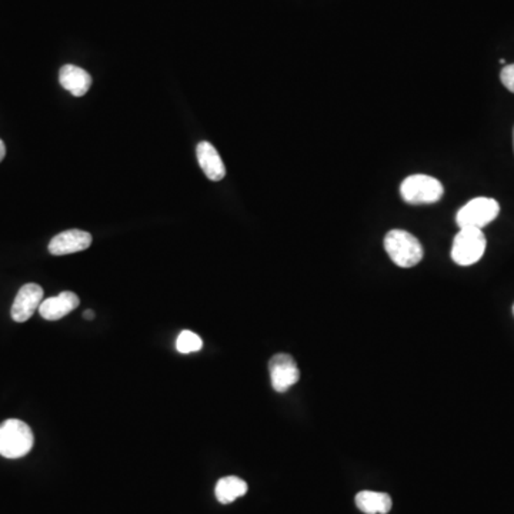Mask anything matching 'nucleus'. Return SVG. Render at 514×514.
<instances>
[{
    "mask_svg": "<svg viewBox=\"0 0 514 514\" xmlns=\"http://www.w3.org/2000/svg\"><path fill=\"white\" fill-rule=\"evenodd\" d=\"M486 252V236L481 229H460L455 236L452 259L459 266H471L480 261Z\"/></svg>",
    "mask_w": 514,
    "mask_h": 514,
    "instance_id": "nucleus-4",
    "label": "nucleus"
},
{
    "mask_svg": "<svg viewBox=\"0 0 514 514\" xmlns=\"http://www.w3.org/2000/svg\"><path fill=\"white\" fill-rule=\"evenodd\" d=\"M92 242V235L88 231L72 229L56 235L49 243V252L53 256L77 253L90 247Z\"/></svg>",
    "mask_w": 514,
    "mask_h": 514,
    "instance_id": "nucleus-8",
    "label": "nucleus"
},
{
    "mask_svg": "<svg viewBox=\"0 0 514 514\" xmlns=\"http://www.w3.org/2000/svg\"><path fill=\"white\" fill-rule=\"evenodd\" d=\"M401 195L404 202L410 205H429L439 202L445 195V189L434 177L427 175H413L403 180Z\"/></svg>",
    "mask_w": 514,
    "mask_h": 514,
    "instance_id": "nucleus-3",
    "label": "nucleus"
},
{
    "mask_svg": "<svg viewBox=\"0 0 514 514\" xmlns=\"http://www.w3.org/2000/svg\"><path fill=\"white\" fill-rule=\"evenodd\" d=\"M386 253L399 268H413L419 265L424 256L422 243L415 236L401 229L390 230L385 238Z\"/></svg>",
    "mask_w": 514,
    "mask_h": 514,
    "instance_id": "nucleus-1",
    "label": "nucleus"
},
{
    "mask_svg": "<svg viewBox=\"0 0 514 514\" xmlns=\"http://www.w3.org/2000/svg\"><path fill=\"white\" fill-rule=\"evenodd\" d=\"M500 81L503 83L504 88L507 90H510L514 93V63L513 65H507L502 69V74H500Z\"/></svg>",
    "mask_w": 514,
    "mask_h": 514,
    "instance_id": "nucleus-15",
    "label": "nucleus"
},
{
    "mask_svg": "<svg viewBox=\"0 0 514 514\" xmlns=\"http://www.w3.org/2000/svg\"><path fill=\"white\" fill-rule=\"evenodd\" d=\"M83 317L88 320H92L93 317H95V313H93L92 310H86V312L83 313Z\"/></svg>",
    "mask_w": 514,
    "mask_h": 514,
    "instance_id": "nucleus-17",
    "label": "nucleus"
},
{
    "mask_svg": "<svg viewBox=\"0 0 514 514\" xmlns=\"http://www.w3.org/2000/svg\"><path fill=\"white\" fill-rule=\"evenodd\" d=\"M269 371H270L273 389L279 393L287 392L300 378L298 364L294 362L293 357L287 353L275 354L269 362Z\"/></svg>",
    "mask_w": 514,
    "mask_h": 514,
    "instance_id": "nucleus-6",
    "label": "nucleus"
},
{
    "mask_svg": "<svg viewBox=\"0 0 514 514\" xmlns=\"http://www.w3.org/2000/svg\"><path fill=\"white\" fill-rule=\"evenodd\" d=\"M59 82L62 88L66 89L74 97H82L92 86V76L82 67L65 65L59 72Z\"/></svg>",
    "mask_w": 514,
    "mask_h": 514,
    "instance_id": "nucleus-11",
    "label": "nucleus"
},
{
    "mask_svg": "<svg viewBox=\"0 0 514 514\" xmlns=\"http://www.w3.org/2000/svg\"><path fill=\"white\" fill-rule=\"evenodd\" d=\"M513 315H514V306H513Z\"/></svg>",
    "mask_w": 514,
    "mask_h": 514,
    "instance_id": "nucleus-19",
    "label": "nucleus"
},
{
    "mask_svg": "<svg viewBox=\"0 0 514 514\" xmlns=\"http://www.w3.org/2000/svg\"><path fill=\"white\" fill-rule=\"evenodd\" d=\"M499 214L500 206L497 200L490 198H476L457 212L456 222L460 229H481L492 223Z\"/></svg>",
    "mask_w": 514,
    "mask_h": 514,
    "instance_id": "nucleus-5",
    "label": "nucleus"
},
{
    "mask_svg": "<svg viewBox=\"0 0 514 514\" xmlns=\"http://www.w3.org/2000/svg\"><path fill=\"white\" fill-rule=\"evenodd\" d=\"M34 432L19 419L4 420L0 424V456L20 459L34 448Z\"/></svg>",
    "mask_w": 514,
    "mask_h": 514,
    "instance_id": "nucleus-2",
    "label": "nucleus"
},
{
    "mask_svg": "<svg viewBox=\"0 0 514 514\" xmlns=\"http://www.w3.org/2000/svg\"><path fill=\"white\" fill-rule=\"evenodd\" d=\"M513 144H514V132H513Z\"/></svg>",
    "mask_w": 514,
    "mask_h": 514,
    "instance_id": "nucleus-18",
    "label": "nucleus"
},
{
    "mask_svg": "<svg viewBox=\"0 0 514 514\" xmlns=\"http://www.w3.org/2000/svg\"><path fill=\"white\" fill-rule=\"evenodd\" d=\"M216 497L222 504L233 503L236 499L245 496L247 493L246 481L236 476H228L217 481L214 488Z\"/></svg>",
    "mask_w": 514,
    "mask_h": 514,
    "instance_id": "nucleus-13",
    "label": "nucleus"
},
{
    "mask_svg": "<svg viewBox=\"0 0 514 514\" xmlns=\"http://www.w3.org/2000/svg\"><path fill=\"white\" fill-rule=\"evenodd\" d=\"M196 156H198L199 166L207 179L219 182L226 176V167H224L221 154L210 142H200L196 147Z\"/></svg>",
    "mask_w": 514,
    "mask_h": 514,
    "instance_id": "nucleus-10",
    "label": "nucleus"
},
{
    "mask_svg": "<svg viewBox=\"0 0 514 514\" xmlns=\"http://www.w3.org/2000/svg\"><path fill=\"white\" fill-rule=\"evenodd\" d=\"M6 156V146H4V140L0 139V162L4 160Z\"/></svg>",
    "mask_w": 514,
    "mask_h": 514,
    "instance_id": "nucleus-16",
    "label": "nucleus"
},
{
    "mask_svg": "<svg viewBox=\"0 0 514 514\" xmlns=\"http://www.w3.org/2000/svg\"><path fill=\"white\" fill-rule=\"evenodd\" d=\"M43 301V289L36 283H27L20 287V291L16 294L15 301L12 305V319L18 323H25L35 312L39 310V306Z\"/></svg>",
    "mask_w": 514,
    "mask_h": 514,
    "instance_id": "nucleus-7",
    "label": "nucleus"
},
{
    "mask_svg": "<svg viewBox=\"0 0 514 514\" xmlns=\"http://www.w3.org/2000/svg\"><path fill=\"white\" fill-rule=\"evenodd\" d=\"M81 305V299L74 292H62L53 298L44 299L39 306V313L44 320H60L74 312Z\"/></svg>",
    "mask_w": 514,
    "mask_h": 514,
    "instance_id": "nucleus-9",
    "label": "nucleus"
},
{
    "mask_svg": "<svg viewBox=\"0 0 514 514\" xmlns=\"http://www.w3.org/2000/svg\"><path fill=\"white\" fill-rule=\"evenodd\" d=\"M202 339L191 331H182L176 340L177 352L183 353V354L199 352V350L202 349Z\"/></svg>",
    "mask_w": 514,
    "mask_h": 514,
    "instance_id": "nucleus-14",
    "label": "nucleus"
},
{
    "mask_svg": "<svg viewBox=\"0 0 514 514\" xmlns=\"http://www.w3.org/2000/svg\"><path fill=\"white\" fill-rule=\"evenodd\" d=\"M356 504L366 514H387L392 510V497L386 493L363 490L357 495Z\"/></svg>",
    "mask_w": 514,
    "mask_h": 514,
    "instance_id": "nucleus-12",
    "label": "nucleus"
}]
</instances>
